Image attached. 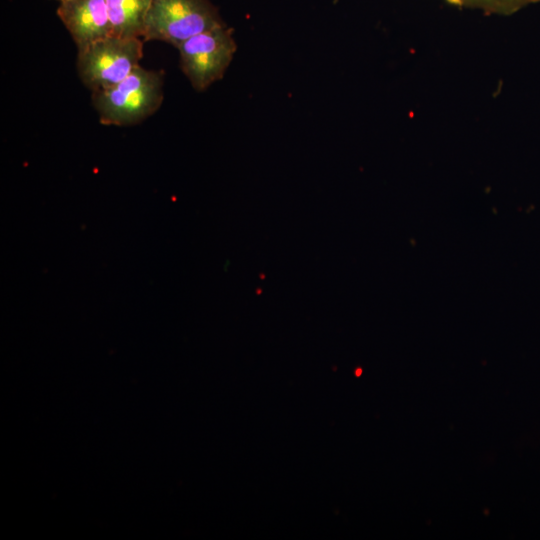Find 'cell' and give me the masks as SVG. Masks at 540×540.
<instances>
[{"mask_svg": "<svg viewBox=\"0 0 540 540\" xmlns=\"http://www.w3.org/2000/svg\"><path fill=\"white\" fill-rule=\"evenodd\" d=\"M163 86V72L138 66L116 85L92 92V104L103 125H135L160 108Z\"/></svg>", "mask_w": 540, "mask_h": 540, "instance_id": "6da1fadb", "label": "cell"}, {"mask_svg": "<svg viewBox=\"0 0 540 540\" xmlns=\"http://www.w3.org/2000/svg\"><path fill=\"white\" fill-rule=\"evenodd\" d=\"M225 24L210 0H152L143 41H163L177 47L196 34Z\"/></svg>", "mask_w": 540, "mask_h": 540, "instance_id": "7a4b0ae2", "label": "cell"}, {"mask_svg": "<svg viewBox=\"0 0 540 540\" xmlns=\"http://www.w3.org/2000/svg\"><path fill=\"white\" fill-rule=\"evenodd\" d=\"M143 39L110 35L77 52V72L91 91L108 89L140 66Z\"/></svg>", "mask_w": 540, "mask_h": 540, "instance_id": "3957f363", "label": "cell"}, {"mask_svg": "<svg viewBox=\"0 0 540 540\" xmlns=\"http://www.w3.org/2000/svg\"><path fill=\"white\" fill-rule=\"evenodd\" d=\"M180 69L197 92L221 80L237 50L232 28L226 24L196 34L177 47Z\"/></svg>", "mask_w": 540, "mask_h": 540, "instance_id": "277c9868", "label": "cell"}, {"mask_svg": "<svg viewBox=\"0 0 540 540\" xmlns=\"http://www.w3.org/2000/svg\"><path fill=\"white\" fill-rule=\"evenodd\" d=\"M57 15L70 33L77 51L112 35L105 0H59Z\"/></svg>", "mask_w": 540, "mask_h": 540, "instance_id": "5b68a950", "label": "cell"}, {"mask_svg": "<svg viewBox=\"0 0 540 540\" xmlns=\"http://www.w3.org/2000/svg\"><path fill=\"white\" fill-rule=\"evenodd\" d=\"M112 35L142 38L145 18L152 0H105Z\"/></svg>", "mask_w": 540, "mask_h": 540, "instance_id": "8992f818", "label": "cell"}, {"mask_svg": "<svg viewBox=\"0 0 540 540\" xmlns=\"http://www.w3.org/2000/svg\"><path fill=\"white\" fill-rule=\"evenodd\" d=\"M456 5L478 8L487 12L510 14L540 0H447Z\"/></svg>", "mask_w": 540, "mask_h": 540, "instance_id": "52a82bcc", "label": "cell"}, {"mask_svg": "<svg viewBox=\"0 0 540 540\" xmlns=\"http://www.w3.org/2000/svg\"><path fill=\"white\" fill-rule=\"evenodd\" d=\"M59 1V0H58Z\"/></svg>", "mask_w": 540, "mask_h": 540, "instance_id": "ba28073f", "label": "cell"}]
</instances>
